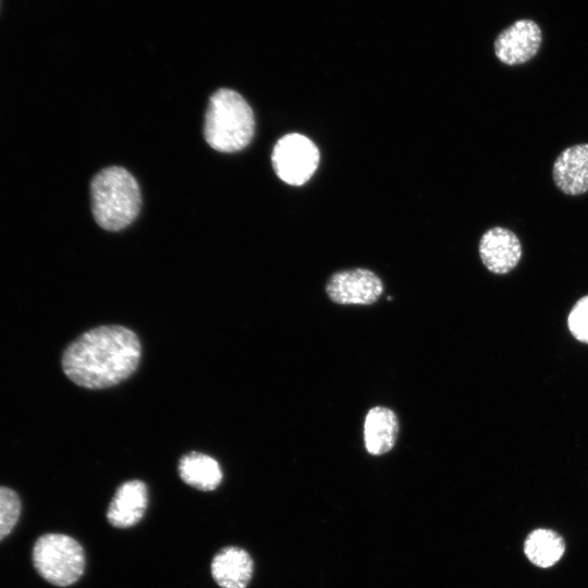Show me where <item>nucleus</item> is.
<instances>
[{
	"instance_id": "obj_7",
	"label": "nucleus",
	"mask_w": 588,
	"mask_h": 588,
	"mask_svg": "<svg viewBox=\"0 0 588 588\" xmlns=\"http://www.w3.org/2000/svg\"><path fill=\"white\" fill-rule=\"evenodd\" d=\"M541 41L539 25L531 20H519L498 35L494 52L507 65L523 64L536 56Z\"/></svg>"
},
{
	"instance_id": "obj_3",
	"label": "nucleus",
	"mask_w": 588,
	"mask_h": 588,
	"mask_svg": "<svg viewBox=\"0 0 588 588\" xmlns=\"http://www.w3.org/2000/svg\"><path fill=\"white\" fill-rule=\"evenodd\" d=\"M254 133V113L238 93L222 88L210 97L204 134L213 149L222 152L242 150L250 143Z\"/></svg>"
},
{
	"instance_id": "obj_12",
	"label": "nucleus",
	"mask_w": 588,
	"mask_h": 588,
	"mask_svg": "<svg viewBox=\"0 0 588 588\" xmlns=\"http://www.w3.org/2000/svg\"><path fill=\"white\" fill-rule=\"evenodd\" d=\"M399 433L396 414L384 406L370 408L364 421V443L371 455H382L395 445Z\"/></svg>"
},
{
	"instance_id": "obj_2",
	"label": "nucleus",
	"mask_w": 588,
	"mask_h": 588,
	"mask_svg": "<svg viewBox=\"0 0 588 588\" xmlns=\"http://www.w3.org/2000/svg\"><path fill=\"white\" fill-rule=\"evenodd\" d=\"M90 194L94 218L105 230H122L139 212V186L135 177L121 167L98 172L91 181Z\"/></svg>"
},
{
	"instance_id": "obj_11",
	"label": "nucleus",
	"mask_w": 588,
	"mask_h": 588,
	"mask_svg": "<svg viewBox=\"0 0 588 588\" xmlns=\"http://www.w3.org/2000/svg\"><path fill=\"white\" fill-rule=\"evenodd\" d=\"M210 571L221 588H246L254 574V561L243 548L228 546L216 553Z\"/></svg>"
},
{
	"instance_id": "obj_8",
	"label": "nucleus",
	"mask_w": 588,
	"mask_h": 588,
	"mask_svg": "<svg viewBox=\"0 0 588 588\" xmlns=\"http://www.w3.org/2000/svg\"><path fill=\"white\" fill-rule=\"evenodd\" d=\"M479 256L489 271L504 274L518 264L522 256V245L515 233L495 226L481 236Z\"/></svg>"
},
{
	"instance_id": "obj_13",
	"label": "nucleus",
	"mask_w": 588,
	"mask_h": 588,
	"mask_svg": "<svg viewBox=\"0 0 588 588\" xmlns=\"http://www.w3.org/2000/svg\"><path fill=\"white\" fill-rule=\"evenodd\" d=\"M179 475L188 486L200 491H212L222 481L219 463L211 456L199 452H191L182 456L179 463Z\"/></svg>"
},
{
	"instance_id": "obj_9",
	"label": "nucleus",
	"mask_w": 588,
	"mask_h": 588,
	"mask_svg": "<svg viewBox=\"0 0 588 588\" xmlns=\"http://www.w3.org/2000/svg\"><path fill=\"white\" fill-rule=\"evenodd\" d=\"M552 176L556 187L566 195L588 192V144L565 148L553 163Z\"/></svg>"
},
{
	"instance_id": "obj_4",
	"label": "nucleus",
	"mask_w": 588,
	"mask_h": 588,
	"mask_svg": "<svg viewBox=\"0 0 588 588\" xmlns=\"http://www.w3.org/2000/svg\"><path fill=\"white\" fill-rule=\"evenodd\" d=\"M32 560L37 573L48 583L66 587L76 583L85 569L81 543L63 534H45L33 548Z\"/></svg>"
},
{
	"instance_id": "obj_16",
	"label": "nucleus",
	"mask_w": 588,
	"mask_h": 588,
	"mask_svg": "<svg viewBox=\"0 0 588 588\" xmlns=\"http://www.w3.org/2000/svg\"><path fill=\"white\" fill-rule=\"evenodd\" d=\"M568 328L577 340L588 343V296L580 298L573 307Z\"/></svg>"
},
{
	"instance_id": "obj_14",
	"label": "nucleus",
	"mask_w": 588,
	"mask_h": 588,
	"mask_svg": "<svg viewBox=\"0 0 588 588\" xmlns=\"http://www.w3.org/2000/svg\"><path fill=\"white\" fill-rule=\"evenodd\" d=\"M564 551V539L552 529H535L524 542V552L527 559L541 568L554 565L562 558Z\"/></svg>"
},
{
	"instance_id": "obj_1",
	"label": "nucleus",
	"mask_w": 588,
	"mask_h": 588,
	"mask_svg": "<svg viewBox=\"0 0 588 588\" xmlns=\"http://www.w3.org/2000/svg\"><path fill=\"white\" fill-rule=\"evenodd\" d=\"M142 356L138 336L123 326L90 329L73 341L61 359L64 375L86 389H105L128 378Z\"/></svg>"
},
{
	"instance_id": "obj_5",
	"label": "nucleus",
	"mask_w": 588,
	"mask_h": 588,
	"mask_svg": "<svg viewBox=\"0 0 588 588\" xmlns=\"http://www.w3.org/2000/svg\"><path fill=\"white\" fill-rule=\"evenodd\" d=\"M320 154L308 137L291 133L274 145L271 161L277 175L286 184L299 186L315 173Z\"/></svg>"
},
{
	"instance_id": "obj_15",
	"label": "nucleus",
	"mask_w": 588,
	"mask_h": 588,
	"mask_svg": "<svg viewBox=\"0 0 588 588\" xmlns=\"http://www.w3.org/2000/svg\"><path fill=\"white\" fill-rule=\"evenodd\" d=\"M21 514V501L16 492L0 486V541L16 525Z\"/></svg>"
},
{
	"instance_id": "obj_6",
	"label": "nucleus",
	"mask_w": 588,
	"mask_h": 588,
	"mask_svg": "<svg viewBox=\"0 0 588 588\" xmlns=\"http://www.w3.org/2000/svg\"><path fill=\"white\" fill-rule=\"evenodd\" d=\"M328 297L341 305H371L383 292V284L372 271L364 268L333 273L327 282Z\"/></svg>"
},
{
	"instance_id": "obj_10",
	"label": "nucleus",
	"mask_w": 588,
	"mask_h": 588,
	"mask_svg": "<svg viewBox=\"0 0 588 588\" xmlns=\"http://www.w3.org/2000/svg\"><path fill=\"white\" fill-rule=\"evenodd\" d=\"M148 505V489L142 480L123 482L107 510L108 523L117 528H130L140 522Z\"/></svg>"
}]
</instances>
